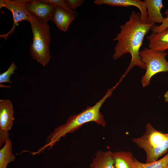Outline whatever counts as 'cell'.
Masks as SVG:
<instances>
[{"mask_svg":"<svg viewBox=\"0 0 168 168\" xmlns=\"http://www.w3.org/2000/svg\"><path fill=\"white\" fill-rule=\"evenodd\" d=\"M14 109L12 101L0 100V130L9 132L14 122Z\"/></svg>","mask_w":168,"mask_h":168,"instance_id":"9c48e42d","label":"cell"},{"mask_svg":"<svg viewBox=\"0 0 168 168\" xmlns=\"http://www.w3.org/2000/svg\"><path fill=\"white\" fill-rule=\"evenodd\" d=\"M115 168H133L135 158L130 152L118 151L113 152Z\"/></svg>","mask_w":168,"mask_h":168,"instance_id":"5bb4252c","label":"cell"},{"mask_svg":"<svg viewBox=\"0 0 168 168\" xmlns=\"http://www.w3.org/2000/svg\"><path fill=\"white\" fill-rule=\"evenodd\" d=\"M147 14L146 23L155 24L156 23H161L164 17L161 13L163 7L162 0H145Z\"/></svg>","mask_w":168,"mask_h":168,"instance_id":"30bf717a","label":"cell"},{"mask_svg":"<svg viewBox=\"0 0 168 168\" xmlns=\"http://www.w3.org/2000/svg\"><path fill=\"white\" fill-rule=\"evenodd\" d=\"M146 39L148 48L161 52L168 49V28L160 32L152 33Z\"/></svg>","mask_w":168,"mask_h":168,"instance_id":"7c38bea8","label":"cell"},{"mask_svg":"<svg viewBox=\"0 0 168 168\" xmlns=\"http://www.w3.org/2000/svg\"><path fill=\"white\" fill-rule=\"evenodd\" d=\"M164 99L166 102H168V90H167L164 95Z\"/></svg>","mask_w":168,"mask_h":168,"instance_id":"603a6c76","label":"cell"},{"mask_svg":"<svg viewBox=\"0 0 168 168\" xmlns=\"http://www.w3.org/2000/svg\"><path fill=\"white\" fill-rule=\"evenodd\" d=\"M167 54V53L165 52H160L146 47L140 51L141 60L146 66V71L141 79L143 87L150 85L151 79L156 74L168 72V61L166 58Z\"/></svg>","mask_w":168,"mask_h":168,"instance_id":"277c9868","label":"cell"},{"mask_svg":"<svg viewBox=\"0 0 168 168\" xmlns=\"http://www.w3.org/2000/svg\"><path fill=\"white\" fill-rule=\"evenodd\" d=\"M17 68L15 62L13 61L8 69L4 72L0 74V84L12 82L10 81V77L15 73Z\"/></svg>","mask_w":168,"mask_h":168,"instance_id":"ac0fdd59","label":"cell"},{"mask_svg":"<svg viewBox=\"0 0 168 168\" xmlns=\"http://www.w3.org/2000/svg\"><path fill=\"white\" fill-rule=\"evenodd\" d=\"M168 150V133L165 138L152 150L146 153V163L156 161Z\"/></svg>","mask_w":168,"mask_h":168,"instance_id":"9a60e30c","label":"cell"},{"mask_svg":"<svg viewBox=\"0 0 168 168\" xmlns=\"http://www.w3.org/2000/svg\"><path fill=\"white\" fill-rule=\"evenodd\" d=\"M29 21L33 35L32 43L30 48V54L33 59L45 67L51 58L50 27L47 23L40 22L30 13Z\"/></svg>","mask_w":168,"mask_h":168,"instance_id":"3957f363","label":"cell"},{"mask_svg":"<svg viewBox=\"0 0 168 168\" xmlns=\"http://www.w3.org/2000/svg\"><path fill=\"white\" fill-rule=\"evenodd\" d=\"M118 82L112 88L108 89L103 97L94 105L88 106L79 113L70 116L65 124L55 128L47 137L46 144L38 150L37 153L39 154L48 147L49 150L55 143L59 142L62 138L65 137L67 133L74 132L86 123L94 122L102 127H105L106 122L100 109L105 100L111 96L120 83Z\"/></svg>","mask_w":168,"mask_h":168,"instance_id":"7a4b0ae2","label":"cell"},{"mask_svg":"<svg viewBox=\"0 0 168 168\" xmlns=\"http://www.w3.org/2000/svg\"><path fill=\"white\" fill-rule=\"evenodd\" d=\"M28 0H0V8H7L12 13L13 25L10 30L7 33L0 35L6 40L8 36L14 31L19 22L23 21H29L30 13L28 11L26 4Z\"/></svg>","mask_w":168,"mask_h":168,"instance_id":"5b68a950","label":"cell"},{"mask_svg":"<svg viewBox=\"0 0 168 168\" xmlns=\"http://www.w3.org/2000/svg\"><path fill=\"white\" fill-rule=\"evenodd\" d=\"M155 25L142 23L140 13L133 11L128 20L120 26V32L113 39L117 42L114 48L113 58L117 60L127 53L131 57L130 64L121 77L123 79L135 66L146 69L145 65L140 57V49L145 36Z\"/></svg>","mask_w":168,"mask_h":168,"instance_id":"6da1fadb","label":"cell"},{"mask_svg":"<svg viewBox=\"0 0 168 168\" xmlns=\"http://www.w3.org/2000/svg\"><path fill=\"white\" fill-rule=\"evenodd\" d=\"M168 28V17L165 18L161 24L159 25H155L151 29L152 33L160 32Z\"/></svg>","mask_w":168,"mask_h":168,"instance_id":"ffe728a7","label":"cell"},{"mask_svg":"<svg viewBox=\"0 0 168 168\" xmlns=\"http://www.w3.org/2000/svg\"><path fill=\"white\" fill-rule=\"evenodd\" d=\"M94 3L97 5L106 4L111 6L135 7L140 10L142 22L144 23H146L147 10L144 1L140 0H95Z\"/></svg>","mask_w":168,"mask_h":168,"instance_id":"ba28073f","label":"cell"},{"mask_svg":"<svg viewBox=\"0 0 168 168\" xmlns=\"http://www.w3.org/2000/svg\"><path fill=\"white\" fill-rule=\"evenodd\" d=\"M70 8L73 10L82 5L84 3V0H65Z\"/></svg>","mask_w":168,"mask_h":168,"instance_id":"44dd1931","label":"cell"},{"mask_svg":"<svg viewBox=\"0 0 168 168\" xmlns=\"http://www.w3.org/2000/svg\"><path fill=\"white\" fill-rule=\"evenodd\" d=\"M113 152L108 151H98L92 162L90 165V168H115L113 157Z\"/></svg>","mask_w":168,"mask_h":168,"instance_id":"4fadbf2b","label":"cell"},{"mask_svg":"<svg viewBox=\"0 0 168 168\" xmlns=\"http://www.w3.org/2000/svg\"><path fill=\"white\" fill-rule=\"evenodd\" d=\"M133 168H168V153L161 159L149 163H143L135 158Z\"/></svg>","mask_w":168,"mask_h":168,"instance_id":"e0dca14e","label":"cell"},{"mask_svg":"<svg viewBox=\"0 0 168 168\" xmlns=\"http://www.w3.org/2000/svg\"><path fill=\"white\" fill-rule=\"evenodd\" d=\"M75 18V17L70 13L55 5L51 20L59 30L66 31Z\"/></svg>","mask_w":168,"mask_h":168,"instance_id":"8fae6325","label":"cell"},{"mask_svg":"<svg viewBox=\"0 0 168 168\" xmlns=\"http://www.w3.org/2000/svg\"><path fill=\"white\" fill-rule=\"evenodd\" d=\"M164 14L166 15V17H168V9L166 11Z\"/></svg>","mask_w":168,"mask_h":168,"instance_id":"cb8c5ba5","label":"cell"},{"mask_svg":"<svg viewBox=\"0 0 168 168\" xmlns=\"http://www.w3.org/2000/svg\"><path fill=\"white\" fill-rule=\"evenodd\" d=\"M145 133L142 136L133 138V142L147 153L154 148L166 138V133L156 130L150 123L145 126Z\"/></svg>","mask_w":168,"mask_h":168,"instance_id":"8992f818","label":"cell"},{"mask_svg":"<svg viewBox=\"0 0 168 168\" xmlns=\"http://www.w3.org/2000/svg\"><path fill=\"white\" fill-rule=\"evenodd\" d=\"M44 2L53 4L58 6L66 11L70 13L75 17L78 14V12L75 10L71 9L64 0H40Z\"/></svg>","mask_w":168,"mask_h":168,"instance_id":"d6986e66","label":"cell"},{"mask_svg":"<svg viewBox=\"0 0 168 168\" xmlns=\"http://www.w3.org/2000/svg\"><path fill=\"white\" fill-rule=\"evenodd\" d=\"M26 6L32 15L41 22L47 24L51 20L55 5L42 2L40 0H28Z\"/></svg>","mask_w":168,"mask_h":168,"instance_id":"52a82bcc","label":"cell"},{"mask_svg":"<svg viewBox=\"0 0 168 168\" xmlns=\"http://www.w3.org/2000/svg\"><path fill=\"white\" fill-rule=\"evenodd\" d=\"M9 132L3 131L0 130V147H1L9 139Z\"/></svg>","mask_w":168,"mask_h":168,"instance_id":"7402d4cb","label":"cell"},{"mask_svg":"<svg viewBox=\"0 0 168 168\" xmlns=\"http://www.w3.org/2000/svg\"><path fill=\"white\" fill-rule=\"evenodd\" d=\"M15 158L12 152V142L9 139L0 149V168H7L8 164L14 162Z\"/></svg>","mask_w":168,"mask_h":168,"instance_id":"2e32d148","label":"cell"}]
</instances>
